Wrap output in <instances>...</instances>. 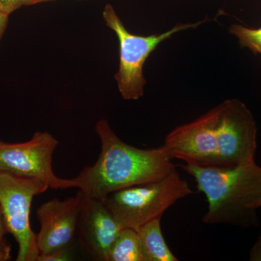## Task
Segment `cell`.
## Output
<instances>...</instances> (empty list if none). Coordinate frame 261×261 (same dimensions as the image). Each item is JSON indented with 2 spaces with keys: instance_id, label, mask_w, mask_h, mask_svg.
<instances>
[{
  "instance_id": "cell-1",
  "label": "cell",
  "mask_w": 261,
  "mask_h": 261,
  "mask_svg": "<svg viewBox=\"0 0 261 261\" xmlns=\"http://www.w3.org/2000/svg\"><path fill=\"white\" fill-rule=\"evenodd\" d=\"M95 130L101 142L97 162L71 178L75 188L87 197L102 199L122 189L159 181L176 170L162 147L145 149L128 145L107 120H99Z\"/></svg>"
},
{
  "instance_id": "cell-2",
  "label": "cell",
  "mask_w": 261,
  "mask_h": 261,
  "mask_svg": "<svg viewBox=\"0 0 261 261\" xmlns=\"http://www.w3.org/2000/svg\"><path fill=\"white\" fill-rule=\"evenodd\" d=\"M246 144L234 99H226L195 121L171 130L161 147L171 159L209 167H232Z\"/></svg>"
},
{
  "instance_id": "cell-3",
  "label": "cell",
  "mask_w": 261,
  "mask_h": 261,
  "mask_svg": "<svg viewBox=\"0 0 261 261\" xmlns=\"http://www.w3.org/2000/svg\"><path fill=\"white\" fill-rule=\"evenodd\" d=\"M182 168L195 178L207 198L206 224L249 227L258 224L257 203L261 199V167L255 162L233 167L186 164Z\"/></svg>"
},
{
  "instance_id": "cell-4",
  "label": "cell",
  "mask_w": 261,
  "mask_h": 261,
  "mask_svg": "<svg viewBox=\"0 0 261 261\" xmlns=\"http://www.w3.org/2000/svg\"><path fill=\"white\" fill-rule=\"evenodd\" d=\"M103 20L116 34L119 44V66L115 75L118 91L125 100H138L145 94L146 79L143 68L147 58L161 43L177 33L195 29L211 19L195 23H177L166 32L149 36L136 35L128 30L111 4H106Z\"/></svg>"
},
{
  "instance_id": "cell-5",
  "label": "cell",
  "mask_w": 261,
  "mask_h": 261,
  "mask_svg": "<svg viewBox=\"0 0 261 261\" xmlns=\"http://www.w3.org/2000/svg\"><path fill=\"white\" fill-rule=\"evenodd\" d=\"M192 193L188 183L175 170L159 181L122 189L101 200L122 227L137 231Z\"/></svg>"
},
{
  "instance_id": "cell-6",
  "label": "cell",
  "mask_w": 261,
  "mask_h": 261,
  "mask_svg": "<svg viewBox=\"0 0 261 261\" xmlns=\"http://www.w3.org/2000/svg\"><path fill=\"white\" fill-rule=\"evenodd\" d=\"M49 188L38 178L0 172V207L8 233L18 245L17 261H37V233L30 225L33 199Z\"/></svg>"
},
{
  "instance_id": "cell-7",
  "label": "cell",
  "mask_w": 261,
  "mask_h": 261,
  "mask_svg": "<svg viewBox=\"0 0 261 261\" xmlns=\"http://www.w3.org/2000/svg\"><path fill=\"white\" fill-rule=\"evenodd\" d=\"M58 145L54 136L40 130L21 143L0 140V172L38 178L54 190L75 188L72 179L58 177L53 171V154Z\"/></svg>"
},
{
  "instance_id": "cell-8",
  "label": "cell",
  "mask_w": 261,
  "mask_h": 261,
  "mask_svg": "<svg viewBox=\"0 0 261 261\" xmlns=\"http://www.w3.org/2000/svg\"><path fill=\"white\" fill-rule=\"evenodd\" d=\"M83 197V192L80 190L74 197L64 200L53 199L38 208L40 229L37 233V244L39 254L69 248L78 235Z\"/></svg>"
},
{
  "instance_id": "cell-9",
  "label": "cell",
  "mask_w": 261,
  "mask_h": 261,
  "mask_svg": "<svg viewBox=\"0 0 261 261\" xmlns=\"http://www.w3.org/2000/svg\"><path fill=\"white\" fill-rule=\"evenodd\" d=\"M123 228L102 200L84 194L77 236L84 251L96 260L107 261L108 252Z\"/></svg>"
},
{
  "instance_id": "cell-10",
  "label": "cell",
  "mask_w": 261,
  "mask_h": 261,
  "mask_svg": "<svg viewBox=\"0 0 261 261\" xmlns=\"http://www.w3.org/2000/svg\"><path fill=\"white\" fill-rule=\"evenodd\" d=\"M161 219L152 220L137 231L144 261H178L163 237Z\"/></svg>"
},
{
  "instance_id": "cell-11",
  "label": "cell",
  "mask_w": 261,
  "mask_h": 261,
  "mask_svg": "<svg viewBox=\"0 0 261 261\" xmlns=\"http://www.w3.org/2000/svg\"><path fill=\"white\" fill-rule=\"evenodd\" d=\"M107 261H144L137 231L123 228L108 252Z\"/></svg>"
},
{
  "instance_id": "cell-12",
  "label": "cell",
  "mask_w": 261,
  "mask_h": 261,
  "mask_svg": "<svg viewBox=\"0 0 261 261\" xmlns=\"http://www.w3.org/2000/svg\"><path fill=\"white\" fill-rule=\"evenodd\" d=\"M228 32L238 39L240 47L261 56V27L254 29L243 24L233 23L228 28Z\"/></svg>"
},
{
  "instance_id": "cell-13",
  "label": "cell",
  "mask_w": 261,
  "mask_h": 261,
  "mask_svg": "<svg viewBox=\"0 0 261 261\" xmlns=\"http://www.w3.org/2000/svg\"><path fill=\"white\" fill-rule=\"evenodd\" d=\"M7 233H8V228L0 207V261L9 260L12 257L11 245L5 239Z\"/></svg>"
},
{
  "instance_id": "cell-14",
  "label": "cell",
  "mask_w": 261,
  "mask_h": 261,
  "mask_svg": "<svg viewBox=\"0 0 261 261\" xmlns=\"http://www.w3.org/2000/svg\"><path fill=\"white\" fill-rule=\"evenodd\" d=\"M31 0H0V11L10 15L23 6H29Z\"/></svg>"
},
{
  "instance_id": "cell-15",
  "label": "cell",
  "mask_w": 261,
  "mask_h": 261,
  "mask_svg": "<svg viewBox=\"0 0 261 261\" xmlns=\"http://www.w3.org/2000/svg\"><path fill=\"white\" fill-rule=\"evenodd\" d=\"M69 248L54 250L46 254H39L37 261H65L69 260Z\"/></svg>"
},
{
  "instance_id": "cell-16",
  "label": "cell",
  "mask_w": 261,
  "mask_h": 261,
  "mask_svg": "<svg viewBox=\"0 0 261 261\" xmlns=\"http://www.w3.org/2000/svg\"><path fill=\"white\" fill-rule=\"evenodd\" d=\"M250 260L261 261V235L250 250Z\"/></svg>"
},
{
  "instance_id": "cell-17",
  "label": "cell",
  "mask_w": 261,
  "mask_h": 261,
  "mask_svg": "<svg viewBox=\"0 0 261 261\" xmlns=\"http://www.w3.org/2000/svg\"><path fill=\"white\" fill-rule=\"evenodd\" d=\"M9 16V15L0 11V42H1L2 38L4 35L7 27H8Z\"/></svg>"
},
{
  "instance_id": "cell-18",
  "label": "cell",
  "mask_w": 261,
  "mask_h": 261,
  "mask_svg": "<svg viewBox=\"0 0 261 261\" xmlns=\"http://www.w3.org/2000/svg\"><path fill=\"white\" fill-rule=\"evenodd\" d=\"M56 1V0H31L29 6L31 5L39 4V3H47V2Z\"/></svg>"
},
{
  "instance_id": "cell-19",
  "label": "cell",
  "mask_w": 261,
  "mask_h": 261,
  "mask_svg": "<svg viewBox=\"0 0 261 261\" xmlns=\"http://www.w3.org/2000/svg\"><path fill=\"white\" fill-rule=\"evenodd\" d=\"M261 207V199L260 200L258 201V202H257V208H258V207Z\"/></svg>"
}]
</instances>
